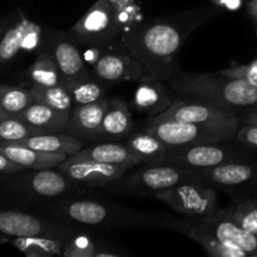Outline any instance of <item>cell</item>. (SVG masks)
Masks as SVG:
<instances>
[{"mask_svg": "<svg viewBox=\"0 0 257 257\" xmlns=\"http://www.w3.org/2000/svg\"><path fill=\"white\" fill-rule=\"evenodd\" d=\"M171 87L183 95L230 110L257 105V87L245 80L226 77L221 73L183 74L173 79Z\"/></svg>", "mask_w": 257, "mask_h": 257, "instance_id": "cell-1", "label": "cell"}, {"mask_svg": "<svg viewBox=\"0 0 257 257\" xmlns=\"http://www.w3.org/2000/svg\"><path fill=\"white\" fill-rule=\"evenodd\" d=\"M188 33L170 22H158L128 35L125 42L133 54L155 78L171 73V65Z\"/></svg>", "mask_w": 257, "mask_h": 257, "instance_id": "cell-2", "label": "cell"}, {"mask_svg": "<svg viewBox=\"0 0 257 257\" xmlns=\"http://www.w3.org/2000/svg\"><path fill=\"white\" fill-rule=\"evenodd\" d=\"M152 118L193 123L207 132L217 136L222 142L235 137L236 132L240 128V119L233 110L196 98L192 100L177 98L173 100L168 109Z\"/></svg>", "mask_w": 257, "mask_h": 257, "instance_id": "cell-3", "label": "cell"}, {"mask_svg": "<svg viewBox=\"0 0 257 257\" xmlns=\"http://www.w3.org/2000/svg\"><path fill=\"white\" fill-rule=\"evenodd\" d=\"M156 197L177 212L188 217H207L216 212L217 193L200 182L178 185L168 190L157 191Z\"/></svg>", "mask_w": 257, "mask_h": 257, "instance_id": "cell-4", "label": "cell"}, {"mask_svg": "<svg viewBox=\"0 0 257 257\" xmlns=\"http://www.w3.org/2000/svg\"><path fill=\"white\" fill-rule=\"evenodd\" d=\"M118 19L114 4L110 0H97L73 27V32L83 40L103 43L118 33Z\"/></svg>", "mask_w": 257, "mask_h": 257, "instance_id": "cell-5", "label": "cell"}, {"mask_svg": "<svg viewBox=\"0 0 257 257\" xmlns=\"http://www.w3.org/2000/svg\"><path fill=\"white\" fill-rule=\"evenodd\" d=\"M146 131L160 138L170 148L200 145V143L222 142L217 136L207 132L193 123L176 119H153L151 118L148 120Z\"/></svg>", "mask_w": 257, "mask_h": 257, "instance_id": "cell-6", "label": "cell"}, {"mask_svg": "<svg viewBox=\"0 0 257 257\" xmlns=\"http://www.w3.org/2000/svg\"><path fill=\"white\" fill-rule=\"evenodd\" d=\"M235 157L230 151L220 147L216 143H200V145L172 147L168 150L166 162L180 167L203 170L216 167L227 162H233Z\"/></svg>", "mask_w": 257, "mask_h": 257, "instance_id": "cell-7", "label": "cell"}, {"mask_svg": "<svg viewBox=\"0 0 257 257\" xmlns=\"http://www.w3.org/2000/svg\"><path fill=\"white\" fill-rule=\"evenodd\" d=\"M196 226L223 242L233 243L245 251L247 256H257V235L243 230L227 215L226 211H220L203 217L202 221Z\"/></svg>", "mask_w": 257, "mask_h": 257, "instance_id": "cell-8", "label": "cell"}, {"mask_svg": "<svg viewBox=\"0 0 257 257\" xmlns=\"http://www.w3.org/2000/svg\"><path fill=\"white\" fill-rule=\"evenodd\" d=\"M58 167L70 180L90 185H105L113 182L122 177L128 170L122 166L107 165L97 161L77 160L72 156H69Z\"/></svg>", "mask_w": 257, "mask_h": 257, "instance_id": "cell-9", "label": "cell"}, {"mask_svg": "<svg viewBox=\"0 0 257 257\" xmlns=\"http://www.w3.org/2000/svg\"><path fill=\"white\" fill-rule=\"evenodd\" d=\"M203 175L201 171L180 166H150L136 176V181L145 188L152 191H163L178 185L191 182H201Z\"/></svg>", "mask_w": 257, "mask_h": 257, "instance_id": "cell-10", "label": "cell"}, {"mask_svg": "<svg viewBox=\"0 0 257 257\" xmlns=\"http://www.w3.org/2000/svg\"><path fill=\"white\" fill-rule=\"evenodd\" d=\"M108 103L109 100L103 97L97 102L80 104L73 108L67 125L68 132L75 137L99 138L100 125H102Z\"/></svg>", "mask_w": 257, "mask_h": 257, "instance_id": "cell-11", "label": "cell"}, {"mask_svg": "<svg viewBox=\"0 0 257 257\" xmlns=\"http://www.w3.org/2000/svg\"><path fill=\"white\" fill-rule=\"evenodd\" d=\"M0 153L7 156L22 167L34 168V170H49V168L58 167L69 157L62 153L42 152L27 146L4 142V141H0Z\"/></svg>", "mask_w": 257, "mask_h": 257, "instance_id": "cell-12", "label": "cell"}, {"mask_svg": "<svg viewBox=\"0 0 257 257\" xmlns=\"http://www.w3.org/2000/svg\"><path fill=\"white\" fill-rule=\"evenodd\" d=\"M13 117L34 127L44 128L49 132H59V131L67 130L70 113L62 112L43 103L33 102L24 110L13 114Z\"/></svg>", "mask_w": 257, "mask_h": 257, "instance_id": "cell-13", "label": "cell"}, {"mask_svg": "<svg viewBox=\"0 0 257 257\" xmlns=\"http://www.w3.org/2000/svg\"><path fill=\"white\" fill-rule=\"evenodd\" d=\"M127 146L140 163L147 166H158L166 162L168 155V147L165 142L153 136L152 133L145 132L135 133L127 141Z\"/></svg>", "mask_w": 257, "mask_h": 257, "instance_id": "cell-14", "label": "cell"}, {"mask_svg": "<svg viewBox=\"0 0 257 257\" xmlns=\"http://www.w3.org/2000/svg\"><path fill=\"white\" fill-rule=\"evenodd\" d=\"M72 157L77 158V160H90L100 163H107V165L122 166L125 168L140 165L136 156L127 146L115 145V143H104V145H98L94 147L80 150Z\"/></svg>", "mask_w": 257, "mask_h": 257, "instance_id": "cell-15", "label": "cell"}, {"mask_svg": "<svg viewBox=\"0 0 257 257\" xmlns=\"http://www.w3.org/2000/svg\"><path fill=\"white\" fill-rule=\"evenodd\" d=\"M5 142V141H4ZM17 145L27 146L33 150L42 151V152L49 153H62V155L73 156L79 152L82 143L75 136L73 135H52V133H44V135L33 136V137L24 138V140L17 141Z\"/></svg>", "mask_w": 257, "mask_h": 257, "instance_id": "cell-16", "label": "cell"}, {"mask_svg": "<svg viewBox=\"0 0 257 257\" xmlns=\"http://www.w3.org/2000/svg\"><path fill=\"white\" fill-rule=\"evenodd\" d=\"M95 74L105 82L133 79L138 75L137 64L128 57L114 53L103 54L94 65Z\"/></svg>", "mask_w": 257, "mask_h": 257, "instance_id": "cell-17", "label": "cell"}, {"mask_svg": "<svg viewBox=\"0 0 257 257\" xmlns=\"http://www.w3.org/2000/svg\"><path fill=\"white\" fill-rule=\"evenodd\" d=\"M132 125V115L125 103L119 99H112L108 103L107 110L104 113L99 138H123L131 132Z\"/></svg>", "mask_w": 257, "mask_h": 257, "instance_id": "cell-18", "label": "cell"}, {"mask_svg": "<svg viewBox=\"0 0 257 257\" xmlns=\"http://www.w3.org/2000/svg\"><path fill=\"white\" fill-rule=\"evenodd\" d=\"M44 226L34 216L4 211L0 212V232L14 237H37L44 233Z\"/></svg>", "mask_w": 257, "mask_h": 257, "instance_id": "cell-19", "label": "cell"}, {"mask_svg": "<svg viewBox=\"0 0 257 257\" xmlns=\"http://www.w3.org/2000/svg\"><path fill=\"white\" fill-rule=\"evenodd\" d=\"M172 104L166 94L162 85L153 82H146L138 85L135 93V105L141 112L150 114L151 117L161 114Z\"/></svg>", "mask_w": 257, "mask_h": 257, "instance_id": "cell-20", "label": "cell"}, {"mask_svg": "<svg viewBox=\"0 0 257 257\" xmlns=\"http://www.w3.org/2000/svg\"><path fill=\"white\" fill-rule=\"evenodd\" d=\"M54 59L59 68L62 82L84 77V63L75 45L69 42H60L54 48Z\"/></svg>", "mask_w": 257, "mask_h": 257, "instance_id": "cell-21", "label": "cell"}, {"mask_svg": "<svg viewBox=\"0 0 257 257\" xmlns=\"http://www.w3.org/2000/svg\"><path fill=\"white\" fill-rule=\"evenodd\" d=\"M203 177L221 186H237L250 180L253 175V168L248 165L227 162L211 168L200 170Z\"/></svg>", "mask_w": 257, "mask_h": 257, "instance_id": "cell-22", "label": "cell"}, {"mask_svg": "<svg viewBox=\"0 0 257 257\" xmlns=\"http://www.w3.org/2000/svg\"><path fill=\"white\" fill-rule=\"evenodd\" d=\"M30 93H32L34 102L43 103V104H47L55 109L62 110V112L72 113L74 100L63 84L54 85V87L35 85L34 88L30 89Z\"/></svg>", "mask_w": 257, "mask_h": 257, "instance_id": "cell-23", "label": "cell"}, {"mask_svg": "<svg viewBox=\"0 0 257 257\" xmlns=\"http://www.w3.org/2000/svg\"><path fill=\"white\" fill-rule=\"evenodd\" d=\"M37 27L38 25L34 23L23 19L19 24L8 30L0 40V62L12 59L20 49H23L27 37Z\"/></svg>", "mask_w": 257, "mask_h": 257, "instance_id": "cell-24", "label": "cell"}, {"mask_svg": "<svg viewBox=\"0 0 257 257\" xmlns=\"http://www.w3.org/2000/svg\"><path fill=\"white\" fill-rule=\"evenodd\" d=\"M190 236L197 241L210 255L216 257H246L247 253L233 243L223 242L211 233L193 226L190 230Z\"/></svg>", "mask_w": 257, "mask_h": 257, "instance_id": "cell-25", "label": "cell"}, {"mask_svg": "<svg viewBox=\"0 0 257 257\" xmlns=\"http://www.w3.org/2000/svg\"><path fill=\"white\" fill-rule=\"evenodd\" d=\"M29 75L35 85L40 87H54L63 84L62 75L54 57L42 54L30 67Z\"/></svg>", "mask_w": 257, "mask_h": 257, "instance_id": "cell-26", "label": "cell"}, {"mask_svg": "<svg viewBox=\"0 0 257 257\" xmlns=\"http://www.w3.org/2000/svg\"><path fill=\"white\" fill-rule=\"evenodd\" d=\"M68 182L60 173L49 170H39L32 178V188L40 196L55 197L67 190Z\"/></svg>", "mask_w": 257, "mask_h": 257, "instance_id": "cell-27", "label": "cell"}, {"mask_svg": "<svg viewBox=\"0 0 257 257\" xmlns=\"http://www.w3.org/2000/svg\"><path fill=\"white\" fill-rule=\"evenodd\" d=\"M63 85L67 88L74 103H77V105L97 102V100L102 99L104 97L103 88L97 83L87 79L85 77L65 82L63 83Z\"/></svg>", "mask_w": 257, "mask_h": 257, "instance_id": "cell-28", "label": "cell"}, {"mask_svg": "<svg viewBox=\"0 0 257 257\" xmlns=\"http://www.w3.org/2000/svg\"><path fill=\"white\" fill-rule=\"evenodd\" d=\"M44 133L50 132L44 128L28 124L14 117L0 120V141H5V142H17V141L24 140V138L44 135Z\"/></svg>", "mask_w": 257, "mask_h": 257, "instance_id": "cell-29", "label": "cell"}, {"mask_svg": "<svg viewBox=\"0 0 257 257\" xmlns=\"http://www.w3.org/2000/svg\"><path fill=\"white\" fill-rule=\"evenodd\" d=\"M68 216L78 222L98 225L107 218V210L103 205L93 201H78L69 205Z\"/></svg>", "mask_w": 257, "mask_h": 257, "instance_id": "cell-30", "label": "cell"}, {"mask_svg": "<svg viewBox=\"0 0 257 257\" xmlns=\"http://www.w3.org/2000/svg\"><path fill=\"white\" fill-rule=\"evenodd\" d=\"M34 102L30 90L19 87L0 85V105L10 114H17Z\"/></svg>", "mask_w": 257, "mask_h": 257, "instance_id": "cell-31", "label": "cell"}, {"mask_svg": "<svg viewBox=\"0 0 257 257\" xmlns=\"http://www.w3.org/2000/svg\"><path fill=\"white\" fill-rule=\"evenodd\" d=\"M15 245L29 256H50L62 253V245L58 241L44 237H18Z\"/></svg>", "mask_w": 257, "mask_h": 257, "instance_id": "cell-32", "label": "cell"}, {"mask_svg": "<svg viewBox=\"0 0 257 257\" xmlns=\"http://www.w3.org/2000/svg\"><path fill=\"white\" fill-rule=\"evenodd\" d=\"M226 212L243 230L257 235V202L241 203L236 208Z\"/></svg>", "mask_w": 257, "mask_h": 257, "instance_id": "cell-33", "label": "cell"}, {"mask_svg": "<svg viewBox=\"0 0 257 257\" xmlns=\"http://www.w3.org/2000/svg\"><path fill=\"white\" fill-rule=\"evenodd\" d=\"M220 73L226 75V77L245 80V82L257 87V59L253 60L250 64L233 65V67L227 68V69L221 70Z\"/></svg>", "mask_w": 257, "mask_h": 257, "instance_id": "cell-34", "label": "cell"}, {"mask_svg": "<svg viewBox=\"0 0 257 257\" xmlns=\"http://www.w3.org/2000/svg\"><path fill=\"white\" fill-rule=\"evenodd\" d=\"M95 247L92 241L88 240L84 236L77 237L72 243H69L68 247L63 251L62 255L72 256V257H92L95 256Z\"/></svg>", "mask_w": 257, "mask_h": 257, "instance_id": "cell-35", "label": "cell"}, {"mask_svg": "<svg viewBox=\"0 0 257 257\" xmlns=\"http://www.w3.org/2000/svg\"><path fill=\"white\" fill-rule=\"evenodd\" d=\"M236 137L241 142L257 147V124H247L245 127L238 128Z\"/></svg>", "mask_w": 257, "mask_h": 257, "instance_id": "cell-36", "label": "cell"}, {"mask_svg": "<svg viewBox=\"0 0 257 257\" xmlns=\"http://www.w3.org/2000/svg\"><path fill=\"white\" fill-rule=\"evenodd\" d=\"M23 168L24 167H22L20 165L15 163L14 161L8 158L7 156L0 153V172H17V171L23 170Z\"/></svg>", "mask_w": 257, "mask_h": 257, "instance_id": "cell-37", "label": "cell"}, {"mask_svg": "<svg viewBox=\"0 0 257 257\" xmlns=\"http://www.w3.org/2000/svg\"><path fill=\"white\" fill-rule=\"evenodd\" d=\"M248 12L255 19H257V0H251L248 4Z\"/></svg>", "mask_w": 257, "mask_h": 257, "instance_id": "cell-38", "label": "cell"}, {"mask_svg": "<svg viewBox=\"0 0 257 257\" xmlns=\"http://www.w3.org/2000/svg\"><path fill=\"white\" fill-rule=\"evenodd\" d=\"M246 120H247L248 124H257V108L247 115Z\"/></svg>", "mask_w": 257, "mask_h": 257, "instance_id": "cell-39", "label": "cell"}, {"mask_svg": "<svg viewBox=\"0 0 257 257\" xmlns=\"http://www.w3.org/2000/svg\"><path fill=\"white\" fill-rule=\"evenodd\" d=\"M9 117H13V114H10V113H8L7 110H5L4 108H3L2 105H0V120L7 119V118H9Z\"/></svg>", "mask_w": 257, "mask_h": 257, "instance_id": "cell-40", "label": "cell"}, {"mask_svg": "<svg viewBox=\"0 0 257 257\" xmlns=\"http://www.w3.org/2000/svg\"><path fill=\"white\" fill-rule=\"evenodd\" d=\"M110 2L113 3V4H117V3H120V2H124V0H110Z\"/></svg>", "mask_w": 257, "mask_h": 257, "instance_id": "cell-41", "label": "cell"}, {"mask_svg": "<svg viewBox=\"0 0 257 257\" xmlns=\"http://www.w3.org/2000/svg\"><path fill=\"white\" fill-rule=\"evenodd\" d=\"M3 38V27H0V40H2Z\"/></svg>", "mask_w": 257, "mask_h": 257, "instance_id": "cell-42", "label": "cell"}, {"mask_svg": "<svg viewBox=\"0 0 257 257\" xmlns=\"http://www.w3.org/2000/svg\"><path fill=\"white\" fill-rule=\"evenodd\" d=\"M255 29H256V35H257V25H256V28H255Z\"/></svg>", "mask_w": 257, "mask_h": 257, "instance_id": "cell-43", "label": "cell"}]
</instances>
